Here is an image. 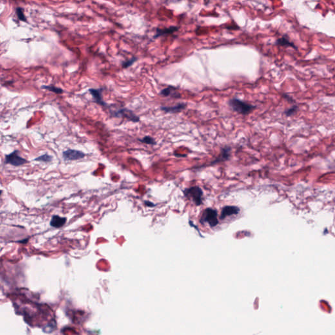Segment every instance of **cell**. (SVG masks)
<instances>
[{
	"instance_id": "obj_18",
	"label": "cell",
	"mask_w": 335,
	"mask_h": 335,
	"mask_svg": "<svg viewBox=\"0 0 335 335\" xmlns=\"http://www.w3.org/2000/svg\"><path fill=\"white\" fill-rule=\"evenodd\" d=\"M52 157L50 156L48 154H45L43 155H41L39 156L38 158H36L35 159V161H39V162H49L52 160Z\"/></svg>"
},
{
	"instance_id": "obj_8",
	"label": "cell",
	"mask_w": 335,
	"mask_h": 335,
	"mask_svg": "<svg viewBox=\"0 0 335 335\" xmlns=\"http://www.w3.org/2000/svg\"><path fill=\"white\" fill-rule=\"evenodd\" d=\"M102 88L99 89H95V88H90L89 89V92H91L92 96L95 99L97 103L103 106H106V103L103 101L102 99Z\"/></svg>"
},
{
	"instance_id": "obj_14",
	"label": "cell",
	"mask_w": 335,
	"mask_h": 335,
	"mask_svg": "<svg viewBox=\"0 0 335 335\" xmlns=\"http://www.w3.org/2000/svg\"><path fill=\"white\" fill-rule=\"evenodd\" d=\"M230 147H224L223 149H222L221 154L219 155L216 160L213 162V163H216V162H221L228 159L230 156Z\"/></svg>"
},
{
	"instance_id": "obj_22",
	"label": "cell",
	"mask_w": 335,
	"mask_h": 335,
	"mask_svg": "<svg viewBox=\"0 0 335 335\" xmlns=\"http://www.w3.org/2000/svg\"><path fill=\"white\" fill-rule=\"evenodd\" d=\"M145 204H146V205H147V206H150V205H151V206H155V205H154V204H151V202H149V203H148V204H147V203H146V202H145Z\"/></svg>"
},
{
	"instance_id": "obj_17",
	"label": "cell",
	"mask_w": 335,
	"mask_h": 335,
	"mask_svg": "<svg viewBox=\"0 0 335 335\" xmlns=\"http://www.w3.org/2000/svg\"><path fill=\"white\" fill-rule=\"evenodd\" d=\"M16 13H17L18 18L20 20L23 21V22H27V19H26V18L25 17L24 11H23V9L22 7H17V9H16Z\"/></svg>"
},
{
	"instance_id": "obj_23",
	"label": "cell",
	"mask_w": 335,
	"mask_h": 335,
	"mask_svg": "<svg viewBox=\"0 0 335 335\" xmlns=\"http://www.w3.org/2000/svg\"><path fill=\"white\" fill-rule=\"evenodd\" d=\"M2 191H1V190H0V196H1V195H2Z\"/></svg>"
},
{
	"instance_id": "obj_5",
	"label": "cell",
	"mask_w": 335,
	"mask_h": 335,
	"mask_svg": "<svg viewBox=\"0 0 335 335\" xmlns=\"http://www.w3.org/2000/svg\"><path fill=\"white\" fill-rule=\"evenodd\" d=\"M113 115L114 116H117V117H120V116L124 117L125 118L128 119L129 120H131V121L134 122V123H137L139 121V117L136 116L132 111H131V110L128 109H119L118 110V111L114 112Z\"/></svg>"
},
{
	"instance_id": "obj_9",
	"label": "cell",
	"mask_w": 335,
	"mask_h": 335,
	"mask_svg": "<svg viewBox=\"0 0 335 335\" xmlns=\"http://www.w3.org/2000/svg\"><path fill=\"white\" fill-rule=\"evenodd\" d=\"M187 107V104L185 103H180L172 107H161L160 109L166 113H176L181 111Z\"/></svg>"
},
{
	"instance_id": "obj_1",
	"label": "cell",
	"mask_w": 335,
	"mask_h": 335,
	"mask_svg": "<svg viewBox=\"0 0 335 335\" xmlns=\"http://www.w3.org/2000/svg\"><path fill=\"white\" fill-rule=\"evenodd\" d=\"M228 103L230 107L234 111L243 115L249 114L256 107L255 106H253V105L248 103L247 102L236 98L230 99L228 102Z\"/></svg>"
},
{
	"instance_id": "obj_4",
	"label": "cell",
	"mask_w": 335,
	"mask_h": 335,
	"mask_svg": "<svg viewBox=\"0 0 335 335\" xmlns=\"http://www.w3.org/2000/svg\"><path fill=\"white\" fill-rule=\"evenodd\" d=\"M5 163L14 166H19L27 163V160L18 155V151H14L13 153L5 156Z\"/></svg>"
},
{
	"instance_id": "obj_20",
	"label": "cell",
	"mask_w": 335,
	"mask_h": 335,
	"mask_svg": "<svg viewBox=\"0 0 335 335\" xmlns=\"http://www.w3.org/2000/svg\"><path fill=\"white\" fill-rule=\"evenodd\" d=\"M137 60H138L137 58L134 57V58H132V59H130V60H127V61H126V62H123V67L124 68L128 67H130V66H132V65L134 64V63L135 62L137 61Z\"/></svg>"
},
{
	"instance_id": "obj_10",
	"label": "cell",
	"mask_w": 335,
	"mask_h": 335,
	"mask_svg": "<svg viewBox=\"0 0 335 335\" xmlns=\"http://www.w3.org/2000/svg\"><path fill=\"white\" fill-rule=\"evenodd\" d=\"M66 217H61L59 216H52L50 224V226L55 227V228H60L63 225H64L66 222Z\"/></svg>"
},
{
	"instance_id": "obj_12",
	"label": "cell",
	"mask_w": 335,
	"mask_h": 335,
	"mask_svg": "<svg viewBox=\"0 0 335 335\" xmlns=\"http://www.w3.org/2000/svg\"><path fill=\"white\" fill-rule=\"evenodd\" d=\"M178 29H179V28L177 27V26H171V27H170V28H164V29L157 28L156 29V34L153 37V38L155 39H156V38H159V37H160L162 35H166V34H173L174 32H175V31H176L177 30H178Z\"/></svg>"
},
{
	"instance_id": "obj_7",
	"label": "cell",
	"mask_w": 335,
	"mask_h": 335,
	"mask_svg": "<svg viewBox=\"0 0 335 335\" xmlns=\"http://www.w3.org/2000/svg\"><path fill=\"white\" fill-rule=\"evenodd\" d=\"M240 209L238 207L235 206H226L223 208L220 216V219H224L228 216L237 215L240 213Z\"/></svg>"
},
{
	"instance_id": "obj_6",
	"label": "cell",
	"mask_w": 335,
	"mask_h": 335,
	"mask_svg": "<svg viewBox=\"0 0 335 335\" xmlns=\"http://www.w3.org/2000/svg\"><path fill=\"white\" fill-rule=\"evenodd\" d=\"M85 156V153H83V152L73 149H68L63 153V157L67 160H79L84 158Z\"/></svg>"
},
{
	"instance_id": "obj_13",
	"label": "cell",
	"mask_w": 335,
	"mask_h": 335,
	"mask_svg": "<svg viewBox=\"0 0 335 335\" xmlns=\"http://www.w3.org/2000/svg\"><path fill=\"white\" fill-rule=\"evenodd\" d=\"M275 44L277 46H291V47H293V48H294L295 49L297 50V47L295 45V44L293 43V42L290 41L289 40V39H288L287 37H285V35L283 36L282 38H279L277 39L276 42H275Z\"/></svg>"
},
{
	"instance_id": "obj_21",
	"label": "cell",
	"mask_w": 335,
	"mask_h": 335,
	"mask_svg": "<svg viewBox=\"0 0 335 335\" xmlns=\"http://www.w3.org/2000/svg\"><path fill=\"white\" fill-rule=\"evenodd\" d=\"M283 96H284V98L287 99V100L289 101V102H295V101H294V99H293L291 97H290L289 95H288V94H283Z\"/></svg>"
},
{
	"instance_id": "obj_2",
	"label": "cell",
	"mask_w": 335,
	"mask_h": 335,
	"mask_svg": "<svg viewBox=\"0 0 335 335\" xmlns=\"http://www.w3.org/2000/svg\"><path fill=\"white\" fill-rule=\"evenodd\" d=\"M200 222L201 224H205L207 223L211 227L217 226L219 223L217 211L216 209L209 208L204 209L200 219Z\"/></svg>"
},
{
	"instance_id": "obj_15",
	"label": "cell",
	"mask_w": 335,
	"mask_h": 335,
	"mask_svg": "<svg viewBox=\"0 0 335 335\" xmlns=\"http://www.w3.org/2000/svg\"><path fill=\"white\" fill-rule=\"evenodd\" d=\"M41 88H45V89H46V90H48L49 91H51V92L56 93V94H62L63 92H64L62 88L56 87H54L53 85H49V86L44 85V86H42Z\"/></svg>"
},
{
	"instance_id": "obj_19",
	"label": "cell",
	"mask_w": 335,
	"mask_h": 335,
	"mask_svg": "<svg viewBox=\"0 0 335 335\" xmlns=\"http://www.w3.org/2000/svg\"><path fill=\"white\" fill-rule=\"evenodd\" d=\"M139 141H141V142L145 143L146 144H150V145L156 144L155 139L153 138L150 137V136H145V137H144L143 139H139Z\"/></svg>"
},
{
	"instance_id": "obj_16",
	"label": "cell",
	"mask_w": 335,
	"mask_h": 335,
	"mask_svg": "<svg viewBox=\"0 0 335 335\" xmlns=\"http://www.w3.org/2000/svg\"><path fill=\"white\" fill-rule=\"evenodd\" d=\"M298 106H297V105H293L291 107L285 110L284 113L285 114L287 117L292 116V115H293L297 113V111H298Z\"/></svg>"
},
{
	"instance_id": "obj_3",
	"label": "cell",
	"mask_w": 335,
	"mask_h": 335,
	"mask_svg": "<svg viewBox=\"0 0 335 335\" xmlns=\"http://www.w3.org/2000/svg\"><path fill=\"white\" fill-rule=\"evenodd\" d=\"M183 192L186 197L192 199L196 206H200L202 204L203 191L199 187L196 186L187 188Z\"/></svg>"
},
{
	"instance_id": "obj_11",
	"label": "cell",
	"mask_w": 335,
	"mask_h": 335,
	"mask_svg": "<svg viewBox=\"0 0 335 335\" xmlns=\"http://www.w3.org/2000/svg\"><path fill=\"white\" fill-rule=\"evenodd\" d=\"M160 94V95L164 96H172L174 98H179L181 97L180 93L176 91V88L172 87L163 89V90L161 91Z\"/></svg>"
}]
</instances>
